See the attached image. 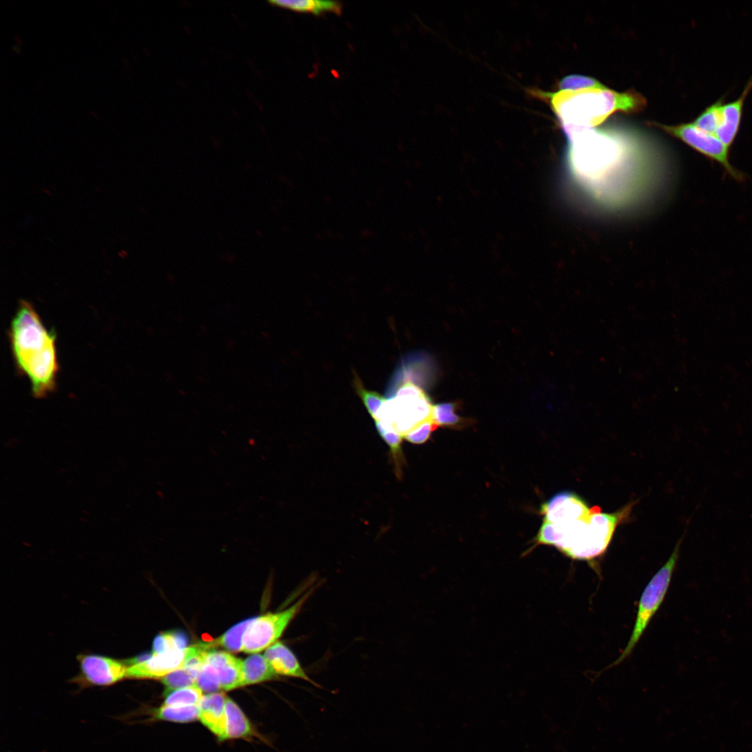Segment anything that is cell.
<instances>
[{
    "label": "cell",
    "instance_id": "1",
    "mask_svg": "<svg viewBox=\"0 0 752 752\" xmlns=\"http://www.w3.org/2000/svg\"><path fill=\"white\" fill-rule=\"evenodd\" d=\"M563 129L568 139L565 159L569 178L589 203L619 210L639 202L651 190L658 155L639 132L619 126Z\"/></svg>",
    "mask_w": 752,
    "mask_h": 752
},
{
    "label": "cell",
    "instance_id": "10",
    "mask_svg": "<svg viewBox=\"0 0 752 752\" xmlns=\"http://www.w3.org/2000/svg\"><path fill=\"white\" fill-rule=\"evenodd\" d=\"M752 90V77L749 79L740 95L735 100L723 103L721 121L716 132V136L730 149L739 133L744 102Z\"/></svg>",
    "mask_w": 752,
    "mask_h": 752
},
{
    "label": "cell",
    "instance_id": "27",
    "mask_svg": "<svg viewBox=\"0 0 752 752\" xmlns=\"http://www.w3.org/2000/svg\"><path fill=\"white\" fill-rule=\"evenodd\" d=\"M432 420L438 426H455L462 421L455 412V405L452 402L435 405L432 409Z\"/></svg>",
    "mask_w": 752,
    "mask_h": 752
},
{
    "label": "cell",
    "instance_id": "6",
    "mask_svg": "<svg viewBox=\"0 0 752 752\" xmlns=\"http://www.w3.org/2000/svg\"><path fill=\"white\" fill-rule=\"evenodd\" d=\"M310 593H306L283 611L267 613L253 618L244 635L242 652L255 654L276 643L299 612Z\"/></svg>",
    "mask_w": 752,
    "mask_h": 752
},
{
    "label": "cell",
    "instance_id": "20",
    "mask_svg": "<svg viewBox=\"0 0 752 752\" xmlns=\"http://www.w3.org/2000/svg\"><path fill=\"white\" fill-rule=\"evenodd\" d=\"M725 100L722 96L706 107L692 123L703 132L715 135L721 121V107Z\"/></svg>",
    "mask_w": 752,
    "mask_h": 752
},
{
    "label": "cell",
    "instance_id": "2",
    "mask_svg": "<svg viewBox=\"0 0 752 752\" xmlns=\"http://www.w3.org/2000/svg\"><path fill=\"white\" fill-rule=\"evenodd\" d=\"M634 504L605 512L573 492H560L542 504V524L530 550L540 545L551 546L572 560L593 563L606 551Z\"/></svg>",
    "mask_w": 752,
    "mask_h": 752
},
{
    "label": "cell",
    "instance_id": "15",
    "mask_svg": "<svg viewBox=\"0 0 752 752\" xmlns=\"http://www.w3.org/2000/svg\"><path fill=\"white\" fill-rule=\"evenodd\" d=\"M227 739L246 738L253 734L250 721L240 706L227 697L225 706Z\"/></svg>",
    "mask_w": 752,
    "mask_h": 752
},
{
    "label": "cell",
    "instance_id": "23",
    "mask_svg": "<svg viewBox=\"0 0 752 752\" xmlns=\"http://www.w3.org/2000/svg\"><path fill=\"white\" fill-rule=\"evenodd\" d=\"M374 421L379 434L389 446L395 461H398L401 455L402 436L390 423L378 419Z\"/></svg>",
    "mask_w": 752,
    "mask_h": 752
},
{
    "label": "cell",
    "instance_id": "25",
    "mask_svg": "<svg viewBox=\"0 0 752 752\" xmlns=\"http://www.w3.org/2000/svg\"><path fill=\"white\" fill-rule=\"evenodd\" d=\"M196 685L207 694L217 693L221 690L216 668L206 661L198 673Z\"/></svg>",
    "mask_w": 752,
    "mask_h": 752
},
{
    "label": "cell",
    "instance_id": "26",
    "mask_svg": "<svg viewBox=\"0 0 752 752\" xmlns=\"http://www.w3.org/2000/svg\"><path fill=\"white\" fill-rule=\"evenodd\" d=\"M354 386L368 412L375 419L386 399L376 391L364 388L359 378H355Z\"/></svg>",
    "mask_w": 752,
    "mask_h": 752
},
{
    "label": "cell",
    "instance_id": "8",
    "mask_svg": "<svg viewBox=\"0 0 752 752\" xmlns=\"http://www.w3.org/2000/svg\"><path fill=\"white\" fill-rule=\"evenodd\" d=\"M80 673L73 682L82 687L110 686L127 678V665L124 660L95 654L78 655Z\"/></svg>",
    "mask_w": 752,
    "mask_h": 752
},
{
    "label": "cell",
    "instance_id": "12",
    "mask_svg": "<svg viewBox=\"0 0 752 752\" xmlns=\"http://www.w3.org/2000/svg\"><path fill=\"white\" fill-rule=\"evenodd\" d=\"M263 655L277 675L302 679L320 687L307 675L295 654L283 643L276 641L265 649Z\"/></svg>",
    "mask_w": 752,
    "mask_h": 752
},
{
    "label": "cell",
    "instance_id": "17",
    "mask_svg": "<svg viewBox=\"0 0 752 752\" xmlns=\"http://www.w3.org/2000/svg\"><path fill=\"white\" fill-rule=\"evenodd\" d=\"M253 618L244 620L227 630L221 636L210 642H207L210 650L221 647L229 652L242 651L243 638Z\"/></svg>",
    "mask_w": 752,
    "mask_h": 752
},
{
    "label": "cell",
    "instance_id": "9",
    "mask_svg": "<svg viewBox=\"0 0 752 752\" xmlns=\"http://www.w3.org/2000/svg\"><path fill=\"white\" fill-rule=\"evenodd\" d=\"M186 648L158 655L143 654L124 660L127 665V678L160 680L182 667Z\"/></svg>",
    "mask_w": 752,
    "mask_h": 752
},
{
    "label": "cell",
    "instance_id": "14",
    "mask_svg": "<svg viewBox=\"0 0 752 752\" xmlns=\"http://www.w3.org/2000/svg\"><path fill=\"white\" fill-rule=\"evenodd\" d=\"M277 675L264 655L252 654L243 661L242 687L270 680Z\"/></svg>",
    "mask_w": 752,
    "mask_h": 752
},
{
    "label": "cell",
    "instance_id": "11",
    "mask_svg": "<svg viewBox=\"0 0 752 752\" xmlns=\"http://www.w3.org/2000/svg\"><path fill=\"white\" fill-rule=\"evenodd\" d=\"M226 698L222 692L206 694L198 705V719L219 741L227 739L225 718Z\"/></svg>",
    "mask_w": 752,
    "mask_h": 752
},
{
    "label": "cell",
    "instance_id": "16",
    "mask_svg": "<svg viewBox=\"0 0 752 752\" xmlns=\"http://www.w3.org/2000/svg\"><path fill=\"white\" fill-rule=\"evenodd\" d=\"M272 4L299 13H310L320 15L324 13H333L340 15L343 6L339 1L320 0H274Z\"/></svg>",
    "mask_w": 752,
    "mask_h": 752
},
{
    "label": "cell",
    "instance_id": "22",
    "mask_svg": "<svg viewBox=\"0 0 752 752\" xmlns=\"http://www.w3.org/2000/svg\"><path fill=\"white\" fill-rule=\"evenodd\" d=\"M186 643L187 640L183 634L174 632H162L155 637L151 653L158 655L184 649L187 648Z\"/></svg>",
    "mask_w": 752,
    "mask_h": 752
},
{
    "label": "cell",
    "instance_id": "28",
    "mask_svg": "<svg viewBox=\"0 0 752 752\" xmlns=\"http://www.w3.org/2000/svg\"><path fill=\"white\" fill-rule=\"evenodd\" d=\"M560 90L579 91L602 88L605 86L597 79L581 75H571L563 78L558 84Z\"/></svg>",
    "mask_w": 752,
    "mask_h": 752
},
{
    "label": "cell",
    "instance_id": "3",
    "mask_svg": "<svg viewBox=\"0 0 752 752\" xmlns=\"http://www.w3.org/2000/svg\"><path fill=\"white\" fill-rule=\"evenodd\" d=\"M8 336L16 368L29 379L33 395H48L56 389L59 370L54 330L45 326L31 303L22 300Z\"/></svg>",
    "mask_w": 752,
    "mask_h": 752
},
{
    "label": "cell",
    "instance_id": "18",
    "mask_svg": "<svg viewBox=\"0 0 752 752\" xmlns=\"http://www.w3.org/2000/svg\"><path fill=\"white\" fill-rule=\"evenodd\" d=\"M153 718L158 720L177 723H189L198 719V705H162L152 712Z\"/></svg>",
    "mask_w": 752,
    "mask_h": 752
},
{
    "label": "cell",
    "instance_id": "21",
    "mask_svg": "<svg viewBox=\"0 0 752 752\" xmlns=\"http://www.w3.org/2000/svg\"><path fill=\"white\" fill-rule=\"evenodd\" d=\"M203 691L196 685L173 690L166 694L164 705H198L203 696Z\"/></svg>",
    "mask_w": 752,
    "mask_h": 752
},
{
    "label": "cell",
    "instance_id": "13",
    "mask_svg": "<svg viewBox=\"0 0 752 752\" xmlns=\"http://www.w3.org/2000/svg\"><path fill=\"white\" fill-rule=\"evenodd\" d=\"M205 661L216 668L221 690L230 691L242 687V659L227 652L211 650Z\"/></svg>",
    "mask_w": 752,
    "mask_h": 752
},
{
    "label": "cell",
    "instance_id": "4",
    "mask_svg": "<svg viewBox=\"0 0 752 752\" xmlns=\"http://www.w3.org/2000/svg\"><path fill=\"white\" fill-rule=\"evenodd\" d=\"M533 93L548 101L562 128H593L616 112L635 113L646 105L645 97L634 91L618 92L606 87Z\"/></svg>",
    "mask_w": 752,
    "mask_h": 752
},
{
    "label": "cell",
    "instance_id": "7",
    "mask_svg": "<svg viewBox=\"0 0 752 752\" xmlns=\"http://www.w3.org/2000/svg\"><path fill=\"white\" fill-rule=\"evenodd\" d=\"M670 135L681 140L687 146L703 156L719 164L733 179L742 181L744 175L731 164L730 149L726 147L715 135L698 128L692 122L674 125H658Z\"/></svg>",
    "mask_w": 752,
    "mask_h": 752
},
{
    "label": "cell",
    "instance_id": "29",
    "mask_svg": "<svg viewBox=\"0 0 752 752\" xmlns=\"http://www.w3.org/2000/svg\"><path fill=\"white\" fill-rule=\"evenodd\" d=\"M438 427L432 419L428 420L408 432L403 438L410 443L421 444L425 442L431 433Z\"/></svg>",
    "mask_w": 752,
    "mask_h": 752
},
{
    "label": "cell",
    "instance_id": "24",
    "mask_svg": "<svg viewBox=\"0 0 752 752\" xmlns=\"http://www.w3.org/2000/svg\"><path fill=\"white\" fill-rule=\"evenodd\" d=\"M160 680L166 694L175 689L196 685V676L182 667L169 673Z\"/></svg>",
    "mask_w": 752,
    "mask_h": 752
},
{
    "label": "cell",
    "instance_id": "19",
    "mask_svg": "<svg viewBox=\"0 0 752 752\" xmlns=\"http://www.w3.org/2000/svg\"><path fill=\"white\" fill-rule=\"evenodd\" d=\"M409 362L398 369L390 386L404 382H411L422 388L423 384L428 381L430 366L424 364V359Z\"/></svg>",
    "mask_w": 752,
    "mask_h": 752
},
{
    "label": "cell",
    "instance_id": "5",
    "mask_svg": "<svg viewBox=\"0 0 752 752\" xmlns=\"http://www.w3.org/2000/svg\"><path fill=\"white\" fill-rule=\"evenodd\" d=\"M683 537L684 535L677 541L668 559L645 586L639 602L635 622L629 641L621 655L608 668L619 664L632 653L650 620L659 609L666 595L678 561Z\"/></svg>",
    "mask_w": 752,
    "mask_h": 752
}]
</instances>
